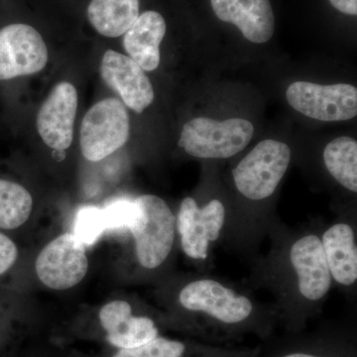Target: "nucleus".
Instances as JSON below:
<instances>
[{"label":"nucleus","instance_id":"nucleus-1","mask_svg":"<svg viewBox=\"0 0 357 357\" xmlns=\"http://www.w3.org/2000/svg\"><path fill=\"white\" fill-rule=\"evenodd\" d=\"M136 218L130 230L136 258L141 266L155 269L165 262L172 251L176 217L163 199L143 195L135 199Z\"/></svg>","mask_w":357,"mask_h":357},{"label":"nucleus","instance_id":"nucleus-2","mask_svg":"<svg viewBox=\"0 0 357 357\" xmlns=\"http://www.w3.org/2000/svg\"><path fill=\"white\" fill-rule=\"evenodd\" d=\"M253 133L255 128L246 119L218 121L198 117L185 124L178 146L197 158L227 159L243 151Z\"/></svg>","mask_w":357,"mask_h":357},{"label":"nucleus","instance_id":"nucleus-3","mask_svg":"<svg viewBox=\"0 0 357 357\" xmlns=\"http://www.w3.org/2000/svg\"><path fill=\"white\" fill-rule=\"evenodd\" d=\"M290 162L291 150L286 143L263 140L232 171L234 185L252 201L269 198L287 172Z\"/></svg>","mask_w":357,"mask_h":357},{"label":"nucleus","instance_id":"nucleus-4","mask_svg":"<svg viewBox=\"0 0 357 357\" xmlns=\"http://www.w3.org/2000/svg\"><path fill=\"white\" fill-rule=\"evenodd\" d=\"M129 133L130 119L123 103L114 98L100 100L82 121V154L89 161H102L126 145Z\"/></svg>","mask_w":357,"mask_h":357},{"label":"nucleus","instance_id":"nucleus-5","mask_svg":"<svg viewBox=\"0 0 357 357\" xmlns=\"http://www.w3.org/2000/svg\"><path fill=\"white\" fill-rule=\"evenodd\" d=\"M178 302L187 311L203 314L227 328L243 326L255 310L248 297L213 279L187 284L178 294Z\"/></svg>","mask_w":357,"mask_h":357},{"label":"nucleus","instance_id":"nucleus-6","mask_svg":"<svg viewBox=\"0 0 357 357\" xmlns=\"http://www.w3.org/2000/svg\"><path fill=\"white\" fill-rule=\"evenodd\" d=\"M286 98L294 109L317 121H349L357 114V89L351 84L296 82L289 86Z\"/></svg>","mask_w":357,"mask_h":357},{"label":"nucleus","instance_id":"nucleus-7","mask_svg":"<svg viewBox=\"0 0 357 357\" xmlns=\"http://www.w3.org/2000/svg\"><path fill=\"white\" fill-rule=\"evenodd\" d=\"M35 269L46 287L59 291L75 287L89 271L86 246L73 232L61 234L42 249Z\"/></svg>","mask_w":357,"mask_h":357},{"label":"nucleus","instance_id":"nucleus-8","mask_svg":"<svg viewBox=\"0 0 357 357\" xmlns=\"http://www.w3.org/2000/svg\"><path fill=\"white\" fill-rule=\"evenodd\" d=\"M48 60V48L36 28L27 23L0 28V81L37 74Z\"/></svg>","mask_w":357,"mask_h":357},{"label":"nucleus","instance_id":"nucleus-9","mask_svg":"<svg viewBox=\"0 0 357 357\" xmlns=\"http://www.w3.org/2000/svg\"><path fill=\"white\" fill-rule=\"evenodd\" d=\"M225 222V206L218 199H213L203 208L190 197L183 199L176 218V229L185 255L192 259L206 260L211 243L218 241Z\"/></svg>","mask_w":357,"mask_h":357},{"label":"nucleus","instance_id":"nucleus-10","mask_svg":"<svg viewBox=\"0 0 357 357\" xmlns=\"http://www.w3.org/2000/svg\"><path fill=\"white\" fill-rule=\"evenodd\" d=\"M79 96L74 84L61 82L54 86L37 115L36 126L47 146L65 151L74 137Z\"/></svg>","mask_w":357,"mask_h":357},{"label":"nucleus","instance_id":"nucleus-11","mask_svg":"<svg viewBox=\"0 0 357 357\" xmlns=\"http://www.w3.org/2000/svg\"><path fill=\"white\" fill-rule=\"evenodd\" d=\"M100 75L105 83L121 96L134 112L142 114L153 102V86L145 70L128 56L114 50L103 54Z\"/></svg>","mask_w":357,"mask_h":357},{"label":"nucleus","instance_id":"nucleus-12","mask_svg":"<svg viewBox=\"0 0 357 357\" xmlns=\"http://www.w3.org/2000/svg\"><path fill=\"white\" fill-rule=\"evenodd\" d=\"M290 261L298 277V287L305 299H323L332 287V275L321 238L316 234L301 237L290 249Z\"/></svg>","mask_w":357,"mask_h":357},{"label":"nucleus","instance_id":"nucleus-13","mask_svg":"<svg viewBox=\"0 0 357 357\" xmlns=\"http://www.w3.org/2000/svg\"><path fill=\"white\" fill-rule=\"evenodd\" d=\"M105 340L117 349H133L158 337L159 330L153 319L134 316L132 307L126 301L107 303L98 312Z\"/></svg>","mask_w":357,"mask_h":357},{"label":"nucleus","instance_id":"nucleus-14","mask_svg":"<svg viewBox=\"0 0 357 357\" xmlns=\"http://www.w3.org/2000/svg\"><path fill=\"white\" fill-rule=\"evenodd\" d=\"M211 3L218 20L236 25L249 41L266 43L273 36L275 17L269 0H211Z\"/></svg>","mask_w":357,"mask_h":357},{"label":"nucleus","instance_id":"nucleus-15","mask_svg":"<svg viewBox=\"0 0 357 357\" xmlns=\"http://www.w3.org/2000/svg\"><path fill=\"white\" fill-rule=\"evenodd\" d=\"M166 31L165 18L161 13L155 10L144 11L124 33L122 40L124 50L145 72H152L159 67L160 45Z\"/></svg>","mask_w":357,"mask_h":357},{"label":"nucleus","instance_id":"nucleus-16","mask_svg":"<svg viewBox=\"0 0 357 357\" xmlns=\"http://www.w3.org/2000/svg\"><path fill=\"white\" fill-rule=\"evenodd\" d=\"M321 241L332 278L342 286L354 285L357 280V248L351 225L335 223L326 230Z\"/></svg>","mask_w":357,"mask_h":357},{"label":"nucleus","instance_id":"nucleus-17","mask_svg":"<svg viewBox=\"0 0 357 357\" xmlns=\"http://www.w3.org/2000/svg\"><path fill=\"white\" fill-rule=\"evenodd\" d=\"M140 14V0H91L86 7L89 24L107 38L123 36Z\"/></svg>","mask_w":357,"mask_h":357},{"label":"nucleus","instance_id":"nucleus-18","mask_svg":"<svg viewBox=\"0 0 357 357\" xmlns=\"http://www.w3.org/2000/svg\"><path fill=\"white\" fill-rule=\"evenodd\" d=\"M324 162L331 175L349 191L357 192V142L351 137L335 138L324 150Z\"/></svg>","mask_w":357,"mask_h":357},{"label":"nucleus","instance_id":"nucleus-19","mask_svg":"<svg viewBox=\"0 0 357 357\" xmlns=\"http://www.w3.org/2000/svg\"><path fill=\"white\" fill-rule=\"evenodd\" d=\"M32 210L33 199L27 189L0 178V229H18L29 220Z\"/></svg>","mask_w":357,"mask_h":357},{"label":"nucleus","instance_id":"nucleus-20","mask_svg":"<svg viewBox=\"0 0 357 357\" xmlns=\"http://www.w3.org/2000/svg\"><path fill=\"white\" fill-rule=\"evenodd\" d=\"M187 352L184 342L158 335L139 347L119 349L112 357H185Z\"/></svg>","mask_w":357,"mask_h":357},{"label":"nucleus","instance_id":"nucleus-21","mask_svg":"<svg viewBox=\"0 0 357 357\" xmlns=\"http://www.w3.org/2000/svg\"><path fill=\"white\" fill-rule=\"evenodd\" d=\"M105 229L102 208L86 206L79 208L75 218V234L84 244L93 245L100 238Z\"/></svg>","mask_w":357,"mask_h":357},{"label":"nucleus","instance_id":"nucleus-22","mask_svg":"<svg viewBox=\"0 0 357 357\" xmlns=\"http://www.w3.org/2000/svg\"><path fill=\"white\" fill-rule=\"evenodd\" d=\"M107 230H129L136 218L135 202L116 199L102 208Z\"/></svg>","mask_w":357,"mask_h":357},{"label":"nucleus","instance_id":"nucleus-23","mask_svg":"<svg viewBox=\"0 0 357 357\" xmlns=\"http://www.w3.org/2000/svg\"><path fill=\"white\" fill-rule=\"evenodd\" d=\"M18 257L16 244L6 234L0 232V276L15 264Z\"/></svg>","mask_w":357,"mask_h":357},{"label":"nucleus","instance_id":"nucleus-24","mask_svg":"<svg viewBox=\"0 0 357 357\" xmlns=\"http://www.w3.org/2000/svg\"><path fill=\"white\" fill-rule=\"evenodd\" d=\"M330 2L342 13L354 16L357 14V0H330Z\"/></svg>","mask_w":357,"mask_h":357},{"label":"nucleus","instance_id":"nucleus-25","mask_svg":"<svg viewBox=\"0 0 357 357\" xmlns=\"http://www.w3.org/2000/svg\"><path fill=\"white\" fill-rule=\"evenodd\" d=\"M281 357H328L318 356V354H309V352H291V354H285Z\"/></svg>","mask_w":357,"mask_h":357}]
</instances>
